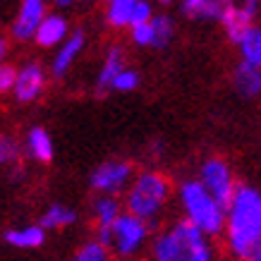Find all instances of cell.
I'll use <instances>...</instances> for the list:
<instances>
[{"label":"cell","instance_id":"28","mask_svg":"<svg viewBox=\"0 0 261 261\" xmlns=\"http://www.w3.org/2000/svg\"><path fill=\"white\" fill-rule=\"evenodd\" d=\"M15 82H17V67H12L8 63H0V94L12 91Z\"/></svg>","mask_w":261,"mask_h":261},{"label":"cell","instance_id":"24","mask_svg":"<svg viewBox=\"0 0 261 261\" xmlns=\"http://www.w3.org/2000/svg\"><path fill=\"white\" fill-rule=\"evenodd\" d=\"M19 144H17L15 137L0 132V166H12L19 159Z\"/></svg>","mask_w":261,"mask_h":261},{"label":"cell","instance_id":"5","mask_svg":"<svg viewBox=\"0 0 261 261\" xmlns=\"http://www.w3.org/2000/svg\"><path fill=\"white\" fill-rule=\"evenodd\" d=\"M96 240H101L118 261H137L149 252L153 225L125 211L111 228L96 230Z\"/></svg>","mask_w":261,"mask_h":261},{"label":"cell","instance_id":"22","mask_svg":"<svg viewBox=\"0 0 261 261\" xmlns=\"http://www.w3.org/2000/svg\"><path fill=\"white\" fill-rule=\"evenodd\" d=\"M72 261H118L113 256V252L108 247L103 245L101 240H87V242H82L74 254H72Z\"/></svg>","mask_w":261,"mask_h":261},{"label":"cell","instance_id":"31","mask_svg":"<svg viewBox=\"0 0 261 261\" xmlns=\"http://www.w3.org/2000/svg\"><path fill=\"white\" fill-rule=\"evenodd\" d=\"M245 261H261V242H259V247H256V249H254V252L249 254Z\"/></svg>","mask_w":261,"mask_h":261},{"label":"cell","instance_id":"2","mask_svg":"<svg viewBox=\"0 0 261 261\" xmlns=\"http://www.w3.org/2000/svg\"><path fill=\"white\" fill-rule=\"evenodd\" d=\"M214 240L190 221L177 218L153 230L146 261H216L218 249Z\"/></svg>","mask_w":261,"mask_h":261},{"label":"cell","instance_id":"21","mask_svg":"<svg viewBox=\"0 0 261 261\" xmlns=\"http://www.w3.org/2000/svg\"><path fill=\"white\" fill-rule=\"evenodd\" d=\"M137 0H106V22L113 29H125L132 22Z\"/></svg>","mask_w":261,"mask_h":261},{"label":"cell","instance_id":"17","mask_svg":"<svg viewBox=\"0 0 261 261\" xmlns=\"http://www.w3.org/2000/svg\"><path fill=\"white\" fill-rule=\"evenodd\" d=\"M232 87L242 98L261 96V67H254V65L240 60V65L232 72Z\"/></svg>","mask_w":261,"mask_h":261},{"label":"cell","instance_id":"18","mask_svg":"<svg viewBox=\"0 0 261 261\" xmlns=\"http://www.w3.org/2000/svg\"><path fill=\"white\" fill-rule=\"evenodd\" d=\"M77 221H80L77 208H72V206L63 204V201H53V204H48L46 211H43L41 218H39V223L46 230H67V228H72Z\"/></svg>","mask_w":261,"mask_h":261},{"label":"cell","instance_id":"7","mask_svg":"<svg viewBox=\"0 0 261 261\" xmlns=\"http://www.w3.org/2000/svg\"><path fill=\"white\" fill-rule=\"evenodd\" d=\"M197 177L223 206L230 204V199L235 197V192L240 187V182L235 180V173H232L230 163L225 159H221V156H208V159L201 161Z\"/></svg>","mask_w":261,"mask_h":261},{"label":"cell","instance_id":"26","mask_svg":"<svg viewBox=\"0 0 261 261\" xmlns=\"http://www.w3.org/2000/svg\"><path fill=\"white\" fill-rule=\"evenodd\" d=\"M129 39H132V43L139 48L151 46V43H153V27H151V22L129 27Z\"/></svg>","mask_w":261,"mask_h":261},{"label":"cell","instance_id":"12","mask_svg":"<svg viewBox=\"0 0 261 261\" xmlns=\"http://www.w3.org/2000/svg\"><path fill=\"white\" fill-rule=\"evenodd\" d=\"M232 0H182L180 12L194 22H223Z\"/></svg>","mask_w":261,"mask_h":261},{"label":"cell","instance_id":"9","mask_svg":"<svg viewBox=\"0 0 261 261\" xmlns=\"http://www.w3.org/2000/svg\"><path fill=\"white\" fill-rule=\"evenodd\" d=\"M46 87V72L39 63H24L22 67H17V82H15V101L19 103H34L43 94Z\"/></svg>","mask_w":261,"mask_h":261},{"label":"cell","instance_id":"15","mask_svg":"<svg viewBox=\"0 0 261 261\" xmlns=\"http://www.w3.org/2000/svg\"><path fill=\"white\" fill-rule=\"evenodd\" d=\"M125 214V204L118 197H108V194H96L91 201V221H94L96 230L111 228L120 216Z\"/></svg>","mask_w":261,"mask_h":261},{"label":"cell","instance_id":"14","mask_svg":"<svg viewBox=\"0 0 261 261\" xmlns=\"http://www.w3.org/2000/svg\"><path fill=\"white\" fill-rule=\"evenodd\" d=\"M24 153L29 156L36 163H50L53 156H56V146H53V139L48 135L46 127H32L27 132V139H24Z\"/></svg>","mask_w":261,"mask_h":261},{"label":"cell","instance_id":"1","mask_svg":"<svg viewBox=\"0 0 261 261\" xmlns=\"http://www.w3.org/2000/svg\"><path fill=\"white\" fill-rule=\"evenodd\" d=\"M223 247L230 259L245 261L261 242V190L240 182L235 197L225 206Z\"/></svg>","mask_w":261,"mask_h":261},{"label":"cell","instance_id":"27","mask_svg":"<svg viewBox=\"0 0 261 261\" xmlns=\"http://www.w3.org/2000/svg\"><path fill=\"white\" fill-rule=\"evenodd\" d=\"M153 19V8H151L149 0H137L135 5V12H132V22L129 27H137V24H144V22H151Z\"/></svg>","mask_w":261,"mask_h":261},{"label":"cell","instance_id":"8","mask_svg":"<svg viewBox=\"0 0 261 261\" xmlns=\"http://www.w3.org/2000/svg\"><path fill=\"white\" fill-rule=\"evenodd\" d=\"M46 0H22L19 3V10H17V17L12 27H10V36L19 43H27V41H34L36 36V29L41 27V22L46 19Z\"/></svg>","mask_w":261,"mask_h":261},{"label":"cell","instance_id":"4","mask_svg":"<svg viewBox=\"0 0 261 261\" xmlns=\"http://www.w3.org/2000/svg\"><path fill=\"white\" fill-rule=\"evenodd\" d=\"M175 199L180 206V218L190 221L211 238H221L225 228V206L206 190L199 177H187L177 185Z\"/></svg>","mask_w":261,"mask_h":261},{"label":"cell","instance_id":"3","mask_svg":"<svg viewBox=\"0 0 261 261\" xmlns=\"http://www.w3.org/2000/svg\"><path fill=\"white\" fill-rule=\"evenodd\" d=\"M173 194L175 190L170 177L166 173H161V170L149 168V170L137 173L135 182L122 194V204H125L127 214L137 216V218L151 223L153 228H159V223L163 218V214H166Z\"/></svg>","mask_w":261,"mask_h":261},{"label":"cell","instance_id":"32","mask_svg":"<svg viewBox=\"0 0 261 261\" xmlns=\"http://www.w3.org/2000/svg\"><path fill=\"white\" fill-rule=\"evenodd\" d=\"M53 3H56L58 8H70V5L74 3V0H53Z\"/></svg>","mask_w":261,"mask_h":261},{"label":"cell","instance_id":"30","mask_svg":"<svg viewBox=\"0 0 261 261\" xmlns=\"http://www.w3.org/2000/svg\"><path fill=\"white\" fill-rule=\"evenodd\" d=\"M8 53H10V39L5 34H0V63L8 58Z\"/></svg>","mask_w":261,"mask_h":261},{"label":"cell","instance_id":"29","mask_svg":"<svg viewBox=\"0 0 261 261\" xmlns=\"http://www.w3.org/2000/svg\"><path fill=\"white\" fill-rule=\"evenodd\" d=\"M238 8L245 10L252 19H256L261 15V0H238Z\"/></svg>","mask_w":261,"mask_h":261},{"label":"cell","instance_id":"11","mask_svg":"<svg viewBox=\"0 0 261 261\" xmlns=\"http://www.w3.org/2000/svg\"><path fill=\"white\" fill-rule=\"evenodd\" d=\"M46 235L48 230L41 223H27V225L8 228L3 232V240H5V245L15 247V249L29 252V249H39V247L46 245Z\"/></svg>","mask_w":261,"mask_h":261},{"label":"cell","instance_id":"6","mask_svg":"<svg viewBox=\"0 0 261 261\" xmlns=\"http://www.w3.org/2000/svg\"><path fill=\"white\" fill-rule=\"evenodd\" d=\"M137 173L135 166L125 159H108L98 163L89 175V187L96 194H108V197H120L129 190L135 182Z\"/></svg>","mask_w":261,"mask_h":261},{"label":"cell","instance_id":"16","mask_svg":"<svg viewBox=\"0 0 261 261\" xmlns=\"http://www.w3.org/2000/svg\"><path fill=\"white\" fill-rule=\"evenodd\" d=\"M122 70H125V50L120 46H111L108 53H106V58H103L98 77H96V91H98V94L113 91V82H115V77H118Z\"/></svg>","mask_w":261,"mask_h":261},{"label":"cell","instance_id":"10","mask_svg":"<svg viewBox=\"0 0 261 261\" xmlns=\"http://www.w3.org/2000/svg\"><path fill=\"white\" fill-rule=\"evenodd\" d=\"M84 46H87V34L82 32V29H74L63 46H58L56 56H53V63H50V74L56 80H63L65 74L72 70V65L77 63V58L84 50Z\"/></svg>","mask_w":261,"mask_h":261},{"label":"cell","instance_id":"13","mask_svg":"<svg viewBox=\"0 0 261 261\" xmlns=\"http://www.w3.org/2000/svg\"><path fill=\"white\" fill-rule=\"evenodd\" d=\"M67 36H70V24H67V19H65L63 15H58V12H50V15H46V19L41 22L39 29H36L34 41H36L41 48H58L67 41Z\"/></svg>","mask_w":261,"mask_h":261},{"label":"cell","instance_id":"23","mask_svg":"<svg viewBox=\"0 0 261 261\" xmlns=\"http://www.w3.org/2000/svg\"><path fill=\"white\" fill-rule=\"evenodd\" d=\"M151 27H153V43L151 48H168L170 41L175 36V22L168 15H153L151 19Z\"/></svg>","mask_w":261,"mask_h":261},{"label":"cell","instance_id":"33","mask_svg":"<svg viewBox=\"0 0 261 261\" xmlns=\"http://www.w3.org/2000/svg\"><path fill=\"white\" fill-rule=\"evenodd\" d=\"M161 3H173V0H161Z\"/></svg>","mask_w":261,"mask_h":261},{"label":"cell","instance_id":"19","mask_svg":"<svg viewBox=\"0 0 261 261\" xmlns=\"http://www.w3.org/2000/svg\"><path fill=\"white\" fill-rule=\"evenodd\" d=\"M221 24H223V29H225V34H228V39L238 46V41L245 36V32L254 24V19L247 15L245 10L238 8V3H232V5L228 8V12H225V17H223Z\"/></svg>","mask_w":261,"mask_h":261},{"label":"cell","instance_id":"20","mask_svg":"<svg viewBox=\"0 0 261 261\" xmlns=\"http://www.w3.org/2000/svg\"><path fill=\"white\" fill-rule=\"evenodd\" d=\"M238 50L242 63H249L254 67H261V27L252 24L245 32V36L238 41Z\"/></svg>","mask_w":261,"mask_h":261},{"label":"cell","instance_id":"25","mask_svg":"<svg viewBox=\"0 0 261 261\" xmlns=\"http://www.w3.org/2000/svg\"><path fill=\"white\" fill-rule=\"evenodd\" d=\"M137 87H139V72L132 67H125L113 82V91H135Z\"/></svg>","mask_w":261,"mask_h":261}]
</instances>
